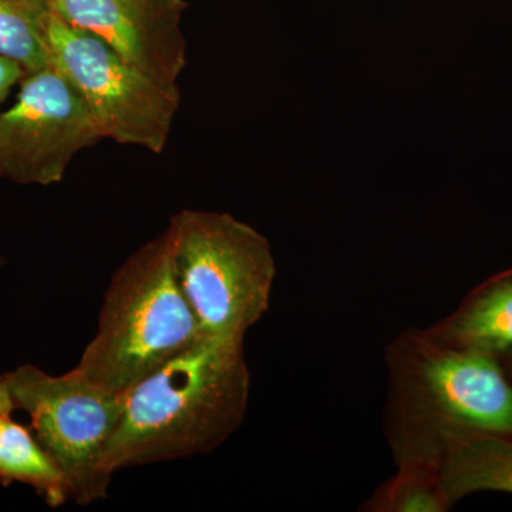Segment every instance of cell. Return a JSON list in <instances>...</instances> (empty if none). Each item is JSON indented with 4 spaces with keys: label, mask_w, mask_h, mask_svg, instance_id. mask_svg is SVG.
I'll return each mask as SVG.
<instances>
[{
    "label": "cell",
    "mask_w": 512,
    "mask_h": 512,
    "mask_svg": "<svg viewBox=\"0 0 512 512\" xmlns=\"http://www.w3.org/2000/svg\"><path fill=\"white\" fill-rule=\"evenodd\" d=\"M251 393L244 342L201 336L124 393L111 473L211 453L241 427Z\"/></svg>",
    "instance_id": "6da1fadb"
},
{
    "label": "cell",
    "mask_w": 512,
    "mask_h": 512,
    "mask_svg": "<svg viewBox=\"0 0 512 512\" xmlns=\"http://www.w3.org/2000/svg\"><path fill=\"white\" fill-rule=\"evenodd\" d=\"M387 427L396 463L427 460L450 431L512 437V379L503 362L407 330L386 350Z\"/></svg>",
    "instance_id": "7a4b0ae2"
},
{
    "label": "cell",
    "mask_w": 512,
    "mask_h": 512,
    "mask_svg": "<svg viewBox=\"0 0 512 512\" xmlns=\"http://www.w3.org/2000/svg\"><path fill=\"white\" fill-rule=\"evenodd\" d=\"M175 276L165 231L134 252L111 278L94 338L70 372L107 392L134 384L201 338Z\"/></svg>",
    "instance_id": "3957f363"
},
{
    "label": "cell",
    "mask_w": 512,
    "mask_h": 512,
    "mask_svg": "<svg viewBox=\"0 0 512 512\" xmlns=\"http://www.w3.org/2000/svg\"><path fill=\"white\" fill-rule=\"evenodd\" d=\"M178 285L201 335L244 342L271 305L268 239L227 212L183 210L167 228Z\"/></svg>",
    "instance_id": "277c9868"
},
{
    "label": "cell",
    "mask_w": 512,
    "mask_h": 512,
    "mask_svg": "<svg viewBox=\"0 0 512 512\" xmlns=\"http://www.w3.org/2000/svg\"><path fill=\"white\" fill-rule=\"evenodd\" d=\"M16 410L30 416L37 441L60 468L70 500L80 507L106 498L114 474L106 457L124 412V394L107 392L72 372L39 367L6 373Z\"/></svg>",
    "instance_id": "5b68a950"
},
{
    "label": "cell",
    "mask_w": 512,
    "mask_h": 512,
    "mask_svg": "<svg viewBox=\"0 0 512 512\" xmlns=\"http://www.w3.org/2000/svg\"><path fill=\"white\" fill-rule=\"evenodd\" d=\"M52 66L76 87L103 138L161 154L181 104L178 86L158 83L93 33L50 10L46 25Z\"/></svg>",
    "instance_id": "8992f818"
},
{
    "label": "cell",
    "mask_w": 512,
    "mask_h": 512,
    "mask_svg": "<svg viewBox=\"0 0 512 512\" xmlns=\"http://www.w3.org/2000/svg\"><path fill=\"white\" fill-rule=\"evenodd\" d=\"M0 113V177L22 185L60 183L74 156L104 140L92 111L59 70L23 77Z\"/></svg>",
    "instance_id": "52a82bcc"
},
{
    "label": "cell",
    "mask_w": 512,
    "mask_h": 512,
    "mask_svg": "<svg viewBox=\"0 0 512 512\" xmlns=\"http://www.w3.org/2000/svg\"><path fill=\"white\" fill-rule=\"evenodd\" d=\"M70 25L93 33L158 83L178 86L187 64L185 0H52Z\"/></svg>",
    "instance_id": "ba28073f"
},
{
    "label": "cell",
    "mask_w": 512,
    "mask_h": 512,
    "mask_svg": "<svg viewBox=\"0 0 512 512\" xmlns=\"http://www.w3.org/2000/svg\"><path fill=\"white\" fill-rule=\"evenodd\" d=\"M431 457L453 507L485 491L512 495V437L450 431L437 439Z\"/></svg>",
    "instance_id": "9c48e42d"
},
{
    "label": "cell",
    "mask_w": 512,
    "mask_h": 512,
    "mask_svg": "<svg viewBox=\"0 0 512 512\" xmlns=\"http://www.w3.org/2000/svg\"><path fill=\"white\" fill-rule=\"evenodd\" d=\"M447 345L512 360V268L473 289L446 319L427 329Z\"/></svg>",
    "instance_id": "30bf717a"
},
{
    "label": "cell",
    "mask_w": 512,
    "mask_h": 512,
    "mask_svg": "<svg viewBox=\"0 0 512 512\" xmlns=\"http://www.w3.org/2000/svg\"><path fill=\"white\" fill-rule=\"evenodd\" d=\"M13 483L29 485L52 508L70 500L62 471L33 431L6 416L0 417V484Z\"/></svg>",
    "instance_id": "8fae6325"
},
{
    "label": "cell",
    "mask_w": 512,
    "mask_h": 512,
    "mask_svg": "<svg viewBox=\"0 0 512 512\" xmlns=\"http://www.w3.org/2000/svg\"><path fill=\"white\" fill-rule=\"evenodd\" d=\"M50 0H0V56L26 74L52 66L46 25Z\"/></svg>",
    "instance_id": "7c38bea8"
},
{
    "label": "cell",
    "mask_w": 512,
    "mask_h": 512,
    "mask_svg": "<svg viewBox=\"0 0 512 512\" xmlns=\"http://www.w3.org/2000/svg\"><path fill=\"white\" fill-rule=\"evenodd\" d=\"M397 464V473L384 481L366 501L370 512H446L448 501L440 470L434 461L407 460Z\"/></svg>",
    "instance_id": "4fadbf2b"
},
{
    "label": "cell",
    "mask_w": 512,
    "mask_h": 512,
    "mask_svg": "<svg viewBox=\"0 0 512 512\" xmlns=\"http://www.w3.org/2000/svg\"><path fill=\"white\" fill-rule=\"evenodd\" d=\"M25 76V70L18 63L0 56V106L9 96L12 87L22 82Z\"/></svg>",
    "instance_id": "5bb4252c"
},
{
    "label": "cell",
    "mask_w": 512,
    "mask_h": 512,
    "mask_svg": "<svg viewBox=\"0 0 512 512\" xmlns=\"http://www.w3.org/2000/svg\"><path fill=\"white\" fill-rule=\"evenodd\" d=\"M16 410V404L13 402L12 393H10L8 377L0 376V417L12 416Z\"/></svg>",
    "instance_id": "9a60e30c"
},
{
    "label": "cell",
    "mask_w": 512,
    "mask_h": 512,
    "mask_svg": "<svg viewBox=\"0 0 512 512\" xmlns=\"http://www.w3.org/2000/svg\"><path fill=\"white\" fill-rule=\"evenodd\" d=\"M504 366L507 367L508 373H510L512 379V360L511 362L504 363Z\"/></svg>",
    "instance_id": "2e32d148"
},
{
    "label": "cell",
    "mask_w": 512,
    "mask_h": 512,
    "mask_svg": "<svg viewBox=\"0 0 512 512\" xmlns=\"http://www.w3.org/2000/svg\"><path fill=\"white\" fill-rule=\"evenodd\" d=\"M0 264H2V258H0Z\"/></svg>",
    "instance_id": "e0dca14e"
},
{
    "label": "cell",
    "mask_w": 512,
    "mask_h": 512,
    "mask_svg": "<svg viewBox=\"0 0 512 512\" xmlns=\"http://www.w3.org/2000/svg\"><path fill=\"white\" fill-rule=\"evenodd\" d=\"M50 2H52V0H50Z\"/></svg>",
    "instance_id": "ac0fdd59"
}]
</instances>
